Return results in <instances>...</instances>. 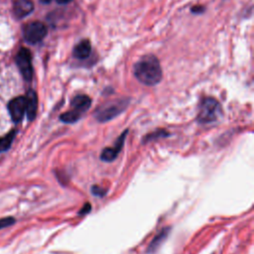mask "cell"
<instances>
[{"mask_svg":"<svg viewBox=\"0 0 254 254\" xmlns=\"http://www.w3.org/2000/svg\"><path fill=\"white\" fill-rule=\"evenodd\" d=\"M91 52V45L88 40H83L74 49V56L77 59L85 60L89 57Z\"/></svg>","mask_w":254,"mask_h":254,"instance_id":"cell-12","label":"cell"},{"mask_svg":"<svg viewBox=\"0 0 254 254\" xmlns=\"http://www.w3.org/2000/svg\"><path fill=\"white\" fill-rule=\"evenodd\" d=\"M127 106H128V100L126 99L108 102L98 108L94 112V117L100 122H107L122 113Z\"/></svg>","mask_w":254,"mask_h":254,"instance_id":"cell-3","label":"cell"},{"mask_svg":"<svg viewBox=\"0 0 254 254\" xmlns=\"http://www.w3.org/2000/svg\"><path fill=\"white\" fill-rule=\"evenodd\" d=\"M90 210H91L90 205H89V204H85V207H84V209L82 210V212H80L79 213H80V214H85V213H88V212H90Z\"/></svg>","mask_w":254,"mask_h":254,"instance_id":"cell-16","label":"cell"},{"mask_svg":"<svg viewBox=\"0 0 254 254\" xmlns=\"http://www.w3.org/2000/svg\"><path fill=\"white\" fill-rule=\"evenodd\" d=\"M16 64L26 81H31L33 77V67H32V58L29 50L22 48L16 56Z\"/></svg>","mask_w":254,"mask_h":254,"instance_id":"cell-6","label":"cell"},{"mask_svg":"<svg viewBox=\"0 0 254 254\" xmlns=\"http://www.w3.org/2000/svg\"><path fill=\"white\" fill-rule=\"evenodd\" d=\"M15 136H16V130H11L9 133L0 138V152L7 151L11 147Z\"/></svg>","mask_w":254,"mask_h":254,"instance_id":"cell-13","label":"cell"},{"mask_svg":"<svg viewBox=\"0 0 254 254\" xmlns=\"http://www.w3.org/2000/svg\"><path fill=\"white\" fill-rule=\"evenodd\" d=\"M52 1V0H41V2L42 3H45V4H48V3H50Z\"/></svg>","mask_w":254,"mask_h":254,"instance_id":"cell-19","label":"cell"},{"mask_svg":"<svg viewBox=\"0 0 254 254\" xmlns=\"http://www.w3.org/2000/svg\"><path fill=\"white\" fill-rule=\"evenodd\" d=\"M135 78L145 85H156L162 80V69L153 55L142 57L134 66Z\"/></svg>","mask_w":254,"mask_h":254,"instance_id":"cell-1","label":"cell"},{"mask_svg":"<svg viewBox=\"0 0 254 254\" xmlns=\"http://www.w3.org/2000/svg\"><path fill=\"white\" fill-rule=\"evenodd\" d=\"M47 32V27L42 22H31L24 29V38L30 44H37L46 37Z\"/></svg>","mask_w":254,"mask_h":254,"instance_id":"cell-5","label":"cell"},{"mask_svg":"<svg viewBox=\"0 0 254 254\" xmlns=\"http://www.w3.org/2000/svg\"><path fill=\"white\" fill-rule=\"evenodd\" d=\"M205 9H204V7H202V6H195V7H193V9H192V11L194 12V13H202L203 11H204Z\"/></svg>","mask_w":254,"mask_h":254,"instance_id":"cell-17","label":"cell"},{"mask_svg":"<svg viewBox=\"0 0 254 254\" xmlns=\"http://www.w3.org/2000/svg\"><path fill=\"white\" fill-rule=\"evenodd\" d=\"M91 106V100L85 94H80L75 97L71 102L72 109L63 113L60 116L61 121L64 123H75L77 122L82 115L86 112Z\"/></svg>","mask_w":254,"mask_h":254,"instance_id":"cell-2","label":"cell"},{"mask_svg":"<svg viewBox=\"0 0 254 254\" xmlns=\"http://www.w3.org/2000/svg\"><path fill=\"white\" fill-rule=\"evenodd\" d=\"M71 1H73V0H57V2L60 4H67L70 3Z\"/></svg>","mask_w":254,"mask_h":254,"instance_id":"cell-18","label":"cell"},{"mask_svg":"<svg viewBox=\"0 0 254 254\" xmlns=\"http://www.w3.org/2000/svg\"><path fill=\"white\" fill-rule=\"evenodd\" d=\"M128 134V130H124V132L118 137L116 143L114 144L113 147H108V148H106L102 151V154H101V159L103 161L105 162H112L114 161L115 159L117 158L119 152L121 151L123 145H124V142H125V137L126 135Z\"/></svg>","mask_w":254,"mask_h":254,"instance_id":"cell-7","label":"cell"},{"mask_svg":"<svg viewBox=\"0 0 254 254\" xmlns=\"http://www.w3.org/2000/svg\"><path fill=\"white\" fill-rule=\"evenodd\" d=\"M8 110L12 120L16 123L23 119L26 112V102L24 97H18L12 100L8 105Z\"/></svg>","mask_w":254,"mask_h":254,"instance_id":"cell-8","label":"cell"},{"mask_svg":"<svg viewBox=\"0 0 254 254\" xmlns=\"http://www.w3.org/2000/svg\"><path fill=\"white\" fill-rule=\"evenodd\" d=\"M221 113L219 103L212 98H207L201 103L198 113V121L202 124L212 123L221 116Z\"/></svg>","mask_w":254,"mask_h":254,"instance_id":"cell-4","label":"cell"},{"mask_svg":"<svg viewBox=\"0 0 254 254\" xmlns=\"http://www.w3.org/2000/svg\"><path fill=\"white\" fill-rule=\"evenodd\" d=\"M25 102H26V113L27 117L30 121L34 120L37 114V109H38V98L37 94L34 90L30 89L26 97H25Z\"/></svg>","mask_w":254,"mask_h":254,"instance_id":"cell-9","label":"cell"},{"mask_svg":"<svg viewBox=\"0 0 254 254\" xmlns=\"http://www.w3.org/2000/svg\"><path fill=\"white\" fill-rule=\"evenodd\" d=\"M107 190H104L103 188L99 187V186H92L91 188V193L93 196H97V197H105L106 194Z\"/></svg>","mask_w":254,"mask_h":254,"instance_id":"cell-15","label":"cell"},{"mask_svg":"<svg viewBox=\"0 0 254 254\" xmlns=\"http://www.w3.org/2000/svg\"><path fill=\"white\" fill-rule=\"evenodd\" d=\"M34 9L31 0H16L13 5V10L18 18H23L29 15Z\"/></svg>","mask_w":254,"mask_h":254,"instance_id":"cell-10","label":"cell"},{"mask_svg":"<svg viewBox=\"0 0 254 254\" xmlns=\"http://www.w3.org/2000/svg\"><path fill=\"white\" fill-rule=\"evenodd\" d=\"M15 222V219L13 217H4V218H0V230L8 228L10 226H12Z\"/></svg>","mask_w":254,"mask_h":254,"instance_id":"cell-14","label":"cell"},{"mask_svg":"<svg viewBox=\"0 0 254 254\" xmlns=\"http://www.w3.org/2000/svg\"><path fill=\"white\" fill-rule=\"evenodd\" d=\"M170 231H171L170 228H165L154 237V239L151 241V243L149 244V246L147 248V253L148 254H153V253H155L158 250V248L162 245V243L168 237V235L170 233Z\"/></svg>","mask_w":254,"mask_h":254,"instance_id":"cell-11","label":"cell"}]
</instances>
